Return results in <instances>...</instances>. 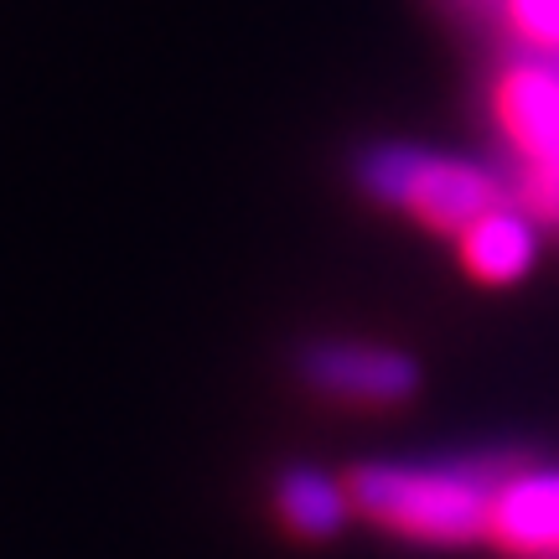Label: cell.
I'll list each match as a JSON object with an SVG mask.
<instances>
[{
	"mask_svg": "<svg viewBox=\"0 0 559 559\" xmlns=\"http://www.w3.org/2000/svg\"><path fill=\"white\" fill-rule=\"evenodd\" d=\"M523 466H534V456H519V451L445 461H358L347 472V492H353V513L400 539L466 549L487 539L492 498Z\"/></svg>",
	"mask_w": 559,
	"mask_h": 559,
	"instance_id": "obj_1",
	"label": "cell"
},
{
	"mask_svg": "<svg viewBox=\"0 0 559 559\" xmlns=\"http://www.w3.org/2000/svg\"><path fill=\"white\" fill-rule=\"evenodd\" d=\"M487 539L508 559H534L559 549V472L555 466H523L513 481H502L492 498Z\"/></svg>",
	"mask_w": 559,
	"mask_h": 559,
	"instance_id": "obj_5",
	"label": "cell"
},
{
	"mask_svg": "<svg viewBox=\"0 0 559 559\" xmlns=\"http://www.w3.org/2000/svg\"><path fill=\"white\" fill-rule=\"evenodd\" d=\"M456 249L472 280H481V285H519L539 260V223L528 218L519 202H508V207L472 223L456 239Z\"/></svg>",
	"mask_w": 559,
	"mask_h": 559,
	"instance_id": "obj_6",
	"label": "cell"
},
{
	"mask_svg": "<svg viewBox=\"0 0 559 559\" xmlns=\"http://www.w3.org/2000/svg\"><path fill=\"white\" fill-rule=\"evenodd\" d=\"M270 498H275V519L285 523L296 539L326 544L353 523L347 477H332V472H321V466H285V472H275Z\"/></svg>",
	"mask_w": 559,
	"mask_h": 559,
	"instance_id": "obj_7",
	"label": "cell"
},
{
	"mask_svg": "<svg viewBox=\"0 0 559 559\" xmlns=\"http://www.w3.org/2000/svg\"><path fill=\"white\" fill-rule=\"evenodd\" d=\"M296 373L321 400L358 404V409H394L419 394V362L400 347L379 342H311L296 353Z\"/></svg>",
	"mask_w": 559,
	"mask_h": 559,
	"instance_id": "obj_4",
	"label": "cell"
},
{
	"mask_svg": "<svg viewBox=\"0 0 559 559\" xmlns=\"http://www.w3.org/2000/svg\"><path fill=\"white\" fill-rule=\"evenodd\" d=\"M492 120L508 145V192L544 228H559V62L508 52L492 73Z\"/></svg>",
	"mask_w": 559,
	"mask_h": 559,
	"instance_id": "obj_3",
	"label": "cell"
},
{
	"mask_svg": "<svg viewBox=\"0 0 559 559\" xmlns=\"http://www.w3.org/2000/svg\"><path fill=\"white\" fill-rule=\"evenodd\" d=\"M353 181L368 202L394 207V213L415 218L430 234H445V239H461L477 218L513 202L498 166H477V160L404 145V140L362 145L353 156Z\"/></svg>",
	"mask_w": 559,
	"mask_h": 559,
	"instance_id": "obj_2",
	"label": "cell"
}]
</instances>
